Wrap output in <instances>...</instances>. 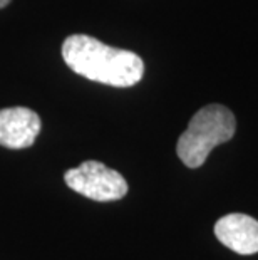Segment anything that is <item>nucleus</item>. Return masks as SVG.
<instances>
[{
    "instance_id": "obj_1",
    "label": "nucleus",
    "mask_w": 258,
    "mask_h": 260,
    "mask_svg": "<svg viewBox=\"0 0 258 260\" xmlns=\"http://www.w3.org/2000/svg\"><path fill=\"white\" fill-rule=\"evenodd\" d=\"M62 57L76 74L113 87H131L138 84L144 74V62L138 54L106 46L84 34L65 39Z\"/></svg>"
},
{
    "instance_id": "obj_2",
    "label": "nucleus",
    "mask_w": 258,
    "mask_h": 260,
    "mask_svg": "<svg viewBox=\"0 0 258 260\" xmlns=\"http://www.w3.org/2000/svg\"><path fill=\"white\" fill-rule=\"evenodd\" d=\"M237 121L233 113L222 104H208L191 118L179 136L176 153L188 168H200L213 148L233 138Z\"/></svg>"
},
{
    "instance_id": "obj_3",
    "label": "nucleus",
    "mask_w": 258,
    "mask_h": 260,
    "mask_svg": "<svg viewBox=\"0 0 258 260\" xmlns=\"http://www.w3.org/2000/svg\"><path fill=\"white\" fill-rule=\"evenodd\" d=\"M64 181L70 190L94 202H116L128 193L124 176L94 159L81 163L78 168L67 170Z\"/></svg>"
},
{
    "instance_id": "obj_4",
    "label": "nucleus",
    "mask_w": 258,
    "mask_h": 260,
    "mask_svg": "<svg viewBox=\"0 0 258 260\" xmlns=\"http://www.w3.org/2000/svg\"><path fill=\"white\" fill-rule=\"evenodd\" d=\"M42 128L41 118L29 108L0 109V146L24 149L34 145Z\"/></svg>"
},
{
    "instance_id": "obj_5",
    "label": "nucleus",
    "mask_w": 258,
    "mask_h": 260,
    "mask_svg": "<svg viewBox=\"0 0 258 260\" xmlns=\"http://www.w3.org/2000/svg\"><path fill=\"white\" fill-rule=\"evenodd\" d=\"M216 239L240 255L258 252V222L245 213H228L215 223Z\"/></svg>"
},
{
    "instance_id": "obj_6",
    "label": "nucleus",
    "mask_w": 258,
    "mask_h": 260,
    "mask_svg": "<svg viewBox=\"0 0 258 260\" xmlns=\"http://www.w3.org/2000/svg\"><path fill=\"white\" fill-rule=\"evenodd\" d=\"M12 2V0H0V9H4V7H7V5Z\"/></svg>"
}]
</instances>
